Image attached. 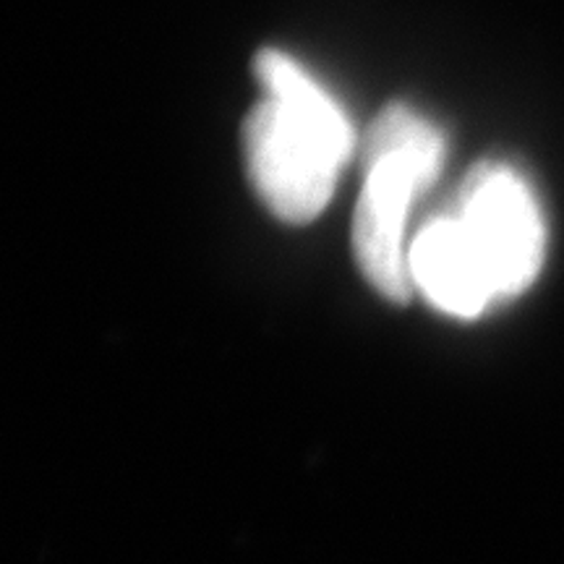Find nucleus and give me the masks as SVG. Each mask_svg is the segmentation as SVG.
Listing matches in <instances>:
<instances>
[{
	"label": "nucleus",
	"instance_id": "nucleus-1",
	"mask_svg": "<svg viewBox=\"0 0 564 564\" xmlns=\"http://www.w3.org/2000/svg\"><path fill=\"white\" fill-rule=\"evenodd\" d=\"M444 139L403 102L387 105L364 141L366 181L352 215V253L364 278L392 303L411 299V270L403 249L408 212L440 175Z\"/></svg>",
	"mask_w": 564,
	"mask_h": 564
},
{
	"label": "nucleus",
	"instance_id": "nucleus-5",
	"mask_svg": "<svg viewBox=\"0 0 564 564\" xmlns=\"http://www.w3.org/2000/svg\"><path fill=\"white\" fill-rule=\"evenodd\" d=\"M253 74L262 82L267 97L285 105L295 116L306 118V121L316 123L319 129L329 131L333 137L345 141V144L356 147V131H352L340 105L291 55L274 51V47H264L253 58Z\"/></svg>",
	"mask_w": 564,
	"mask_h": 564
},
{
	"label": "nucleus",
	"instance_id": "nucleus-4",
	"mask_svg": "<svg viewBox=\"0 0 564 564\" xmlns=\"http://www.w3.org/2000/svg\"><path fill=\"white\" fill-rule=\"evenodd\" d=\"M408 270L423 299L457 319H474L499 303L484 259L453 212L423 225L408 251Z\"/></svg>",
	"mask_w": 564,
	"mask_h": 564
},
{
	"label": "nucleus",
	"instance_id": "nucleus-2",
	"mask_svg": "<svg viewBox=\"0 0 564 564\" xmlns=\"http://www.w3.org/2000/svg\"><path fill=\"white\" fill-rule=\"evenodd\" d=\"M243 160L253 192L288 225L316 220L333 199L343 165L356 147L295 116L272 97L246 116Z\"/></svg>",
	"mask_w": 564,
	"mask_h": 564
},
{
	"label": "nucleus",
	"instance_id": "nucleus-3",
	"mask_svg": "<svg viewBox=\"0 0 564 564\" xmlns=\"http://www.w3.org/2000/svg\"><path fill=\"white\" fill-rule=\"evenodd\" d=\"M453 215L484 259L499 303L531 288L544 264L546 225L523 175L505 162H481L457 188Z\"/></svg>",
	"mask_w": 564,
	"mask_h": 564
}]
</instances>
